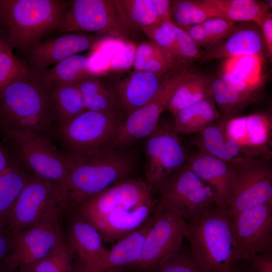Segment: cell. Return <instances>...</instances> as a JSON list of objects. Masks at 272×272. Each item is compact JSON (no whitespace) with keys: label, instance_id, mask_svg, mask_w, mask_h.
I'll use <instances>...</instances> for the list:
<instances>
[{"label":"cell","instance_id":"cell-1","mask_svg":"<svg viewBox=\"0 0 272 272\" xmlns=\"http://www.w3.org/2000/svg\"><path fill=\"white\" fill-rule=\"evenodd\" d=\"M67 169L62 189L67 207L75 208L115 183L130 178L136 166L132 153L107 148L87 153H63Z\"/></svg>","mask_w":272,"mask_h":272},{"label":"cell","instance_id":"cell-2","mask_svg":"<svg viewBox=\"0 0 272 272\" xmlns=\"http://www.w3.org/2000/svg\"><path fill=\"white\" fill-rule=\"evenodd\" d=\"M55 119L51 84L30 68L0 92V127L4 131L28 129L42 133Z\"/></svg>","mask_w":272,"mask_h":272},{"label":"cell","instance_id":"cell-3","mask_svg":"<svg viewBox=\"0 0 272 272\" xmlns=\"http://www.w3.org/2000/svg\"><path fill=\"white\" fill-rule=\"evenodd\" d=\"M234 217L229 207L216 205L186 222L184 237L190 251L202 266L212 272H233Z\"/></svg>","mask_w":272,"mask_h":272},{"label":"cell","instance_id":"cell-4","mask_svg":"<svg viewBox=\"0 0 272 272\" xmlns=\"http://www.w3.org/2000/svg\"><path fill=\"white\" fill-rule=\"evenodd\" d=\"M71 1L0 0V21L9 28L10 45L29 49L45 35L58 30Z\"/></svg>","mask_w":272,"mask_h":272},{"label":"cell","instance_id":"cell-5","mask_svg":"<svg viewBox=\"0 0 272 272\" xmlns=\"http://www.w3.org/2000/svg\"><path fill=\"white\" fill-rule=\"evenodd\" d=\"M65 203L51 207L32 227L12 234L11 252L7 267L9 271L30 272L63 240L60 219Z\"/></svg>","mask_w":272,"mask_h":272},{"label":"cell","instance_id":"cell-6","mask_svg":"<svg viewBox=\"0 0 272 272\" xmlns=\"http://www.w3.org/2000/svg\"><path fill=\"white\" fill-rule=\"evenodd\" d=\"M137 30L124 14L118 0H73L57 31L131 38Z\"/></svg>","mask_w":272,"mask_h":272},{"label":"cell","instance_id":"cell-7","mask_svg":"<svg viewBox=\"0 0 272 272\" xmlns=\"http://www.w3.org/2000/svg\"><path fill=\"white\" fill-rule=\"evenodd\" d=\"M157 191L159 195L155 200L153 215L165 210H174L187 222L216 205L211 187L187 164L166 178Z\"/></svg>","mask_w":272,"mask_h":272},{"label":"cell","instance_id":"cell-8","mask_svg":"<svg viewBox=\"0 0 272 272\" xmlns=\"http://www.w3.org/2000/svg\"><path fill=\"white\" fill-rule=\"evenodd\" d=\"M191 64H180L168 73L153 97L145 105L128 115L109 149H125L138 140L147 138L155 129L162 113L186 76Z\"/></svg>","mask_w":272,"mask_h":272},{"label":"cell","instance_id":"cell-9","mask_svg":"<svg viewBox=\"0 0 272 272\" xmlns=\"http://www.w3.org/2000/svg\"><path fill=\"white\" fill-rule=\"evenodd\" d=\"M270 158L241 156L230 163L235 169L228 207L234 217L272 201Z\"/></svg>","mask_w":272,"mask_h":272},{"label":"cell","instance_id":"cell-10","mask_svg":"<svg viewBox=\"0 0 272 272\" xmlns=\"http://www.w3.org/2000/svg\"><path fill=\"white\" fill-rule=\"evenodd\" d=\"M122 114L86 110L69 123L58 125L59 135L71 152L87 153L109 148L124 121Z\"/></svg>","mask_w":272,"mask_h":272},{"label":"cell","instance_id":"cell-11","mask_svg":"<svg viewBox=\"0 0 272 272\" xmlns=\"http://www.w3.org/2000/svg\"><path fill=\"white\" fill-rule=\"evenodd\" d=\"M4 132L33 174L58 185L62 190L67 174L63 153L42 133L18 129Z\"/></svg>","mask_w":272,"mask_h":272},{"label":"cell","instance_id":"cell-12","mask_svg":"<svg viewBox=\"0 0 272 272\" xmlns=\"http://www.w3.org/2000/svg\"><path fill=\"white\" fill-rule=\"evenodd\" d=\"M179 135L172 123L159 121L147 137L145 181L152 192L157 191L166 178L189 160L190 156Z\"/></svg>","mask_w":272,"mask_h":272},{"label":"cell","instance_id":"cell-13","mask_svg":"<svg viewBox=\"0 0 272 272\" xmlns=\"http://www.w3.org/2000/svg\"><path fill=\"white\" fill-rule=\"evenodd\" d=\"M60 203L66 205L60 187L33 174L16 199L6 230L13 234L27 229L38 222L51 207Z\"/></svg>","mask_w":272,"mask_h":272},{"label":"cell","instance_id":"cell-14","mask_svg":"<svg viewBox=\"0 0 272 272\" xmlns=\"http://www.w3.org/2000/svg\"><path fill=\"white\" fill-rule=\"evenodd\" d=\"M233 255L235 261L271 252L272 201L245 210L234 217Z\"/></svg>","mask_w":272,"mask_h":272},{"label":"cell","instance_id":"cell-15","mask_svg":"<svg viewBox=\"0 0 272 272\" xmlns=\"http://www.w3.org/2000/svg\"><path fill=\"white\" fill-rule=\"evenodd\" d=\"M152 216L154 223L144 243L142 253L130 269L150 272L160 262L182 246L186 222L174 210H165Z\"/></svg>","mask_w":272,"mask_h":272},{"label":"cell","instance_id":"cell-16","mask_svg":"<svg viewBox=\"0 0 272 272\" xmlns=\"http://www.w3.org/2000/svg\"><path fill=\"white\" fill-rule=\"evenodd\" d=\"M145 181L131 177L87 198L75 208L78 217L89 223L106 215L154 201Z\"/></svg>","mask_w":272,"mask_h":272},{"label":"cell","instance_id":"cell-17","mask_svg":"<svg viewBox=\"0 0 272 272\" xmlns=\"http://www.w3.org/2000/svg\"><path fill=\"white\" fill-rule=\"evenodd\" d=\"M271 115L255 112L227 120V137L239 147L243 156L271 158Z\"/></svg>","mask_w":272,"mask_h":272},{"label":"cell","instance_id":"cell-18","mask_svg":"<svg viewBox=\"0 0 272 272\" xmlns=\"http://www.w3.org/2000/svg\"><path fill=\"white\" fill-rule=\"evenodd\" d=\"M111 75L107 81L116 96L121 112L126 116L153 97L166 75L134 70Z\"/></svg>","mask_w":272,"mask_h":272},{"label":"cell","instance_id":"cell-19","mask_svg":"<svg viewBox=\"0 0 272 272\" xmlns=\"http://www.w3.org/2000/svg\"><path fill=\"white\" fill-rule=\"evenodd\" d=\"M105 36L69 32L36 44L28 50L33 72L41 74L47 67L71 56L95 47Z\"/></svg>","mask_w":272,"mask_h":272},{"label":"cell","instance_id":"cell-20","mask_svg":"<svg viewBox=\"0 0 272 272\" xmlns=\"http://www.w3.org/2000/svg\"><path fill=\"white\" fill-rule=\"evenodd\" d=\"M77 261L73 272H90L107 254L99 232L92 225L78 217L70 226L67 237Z\"/></svg>","mask_w":272,"mask_h":272},{"label":"cell","instance_id":"cell-21","mask_svg":"<svg viewBox=\"0 0 272 272\" xmlns=\"http://www.w3.org/2000/svg\"><path fill=\"white\" fill-rule=\"evenodd\" d=\"M187 165L211 187L216 205L228 207L235 174L233 165L197 151L193 156H190Z\"/></svg>","mask_w":272,"mask_h":272},{"label":"cell","instance_id":"cell-22","mask_svg":"<svg viewBox=\"0 0 272 272\" xmlns=\"http://www.w3.org/2000/svg\"><path fill=\"white\" fill-rule=\"evenodd\" d=\"M155 205V200L111 213L89 223L99 232L103 240L117 242L144 226L152 217Z\"/></svg>","mask_w":272,"mask_h":272},{"label":"cell","instance_id":"cell-23","mask_svg":"<svg viewBox=\"0 0 272 272\" xmlns=\"http://www.w3.org/2000/svg\"><path fill=\"white\" fill-rule=\"evenodd\" d=\"M154 221V218L152 216L141 228L118 241L90 272H108L122 268L131 269L142 253L146 238Z\"/></svg>","mask_w":272,"mask_h":272},{"label":"cell","instance_id":"cell-24","mask_svg":"<svg viewBox=\"0 0 272 272\" xmlns=\"http://www.w3.org/2000/svg\"><path fill=\"white\" fill-rule=\"evenodd\" d=\"M265 46L259 32L253 29H238L221 43L203 51L200 63L221 58L244 55H261Z\"/></svg>","mask_w":272,"mask_h":272},{"label":"cell","instance_id":"cell-25","mask_svg":"<svg viewBox=\"0 0 272 272\" xmlns=\"http://www.w3.org/2000/svg\"><path fill=\"white\" fill-rule=\"evenodd\" d=\"M227 119L220 118L205 127L193 140L198 151L230 162L243 156L238 145L227 135Z\"/></svg>","mask_w":272,"mask_h":272},{"label":"cell","instance_id":"cell-26","mask_svg":"<svg viewBox=\"0 0 272 272\" xmlns=\"http://www.w3.org/2000/svg\"><path fill=\"white\" fill-rule=\"evenodd\" d=\"M170 0H118L127 19L142 32L161 22L171 21Z\"/></svg>","mask_w":272,"mask_h":272},{"label":"cell","instance_id":"cell-27","mask_svg":"<svg viewBox=\"0 0 272 272\" xmlns=\"http://www.w3.org/2000/svg\"><path fill=\"white\" fill-rule=\"evenodd\" d=\"M172 123L179 134L197 133L205 127L221 118L212 97L179 111L173 116Z\"/></svg>","mask_w":272,"mask_h":272},{"label":"cell","instance_id":"cell-28","mask_svg":"<svg viewBox=\"0 0 272 272\" xmlns=\"http://www.w3.org/2000/svg\"><path fill=\"white\" fill-rule=\"evenodd\" d=\"M209 75L192 69L178 87L167 109L174 116L179 111L211 97Z\"/></svg>","mask_w":272,"mask_h":272},{"label":"cell","instance_id":"cell-29","mask_svg":"<svg viewBox=\"0 0 272 272\" xmlns=\"http://www.w3.org/2000/svg\"><path fill=\"white\" fill-rule=\"evenodd\" d=\"M75 86L83 97L86 110L121 112L116 96L107 80L94 75Z\"/></svg>","mask_w":272,"mask_h":272},{"label":"cell","instance_id":"cell-30","mask_svg":"<svg viewBox=\"0 0 272 272\" xmlns=\"http://www.w3.org/2000/svg\"><path fill=\"white\" fill-rule=\"evenodd\" d=\"M180 64L168 52L151 40L137 46L132 67L134 71L164 76Z\"/></svg>","mask_w":272,"mask_h":272},{"label":"cell","instance_id":"cell-31","mask_svg":"<svg viewBox=\"0 0 272 272\" xmlns=\"http://www.w3.org/2000/svg\"><path fill=\"white\" fill-rule=\"evenodd\" d=\"M215 7L223 18L232 22L250 21L259 27L264 17L270 12L269 2L255 0H206Z\"/></svg>","mask_w":272,"mask_h":272},{"label":"cell","instance_id":"cell-32","mask_svg":"<svg viewBox=\"0 0 272 272\" xmlns=\"http://www.w3.org/2000/svg\"><path fill=\"white\" fill-rule=\"evenodd\" d=\"M31 176L15 164L0 173V230H6L16 199Z\"/></svg>","mask_w":272,"mask_h":272},{"label":"cell","instance_id":"cell-33","mask_svg":"<svg viewBox=\"0 0 272 272\" xmlns=\"http://www.w3.org/2000/svg\"><path fill=\"white\" fill-rule=\"evenodd\" d=\"M92 75L89 57L79 54L64 59L41 74V78L50 84L67 85H75Z\"/></svg>","mask_w":272,"mask_h":272},{"label":"cell","instance_id":"cell-34","mask_svg":"<svg viewBox=\"0 0 272 272\" xmlns=\"http://www.w3.org/2000/svg\"><path fill=\"white\" fill-rule=\"evenodd\" d=\"M170 18L175 25L185 27L201 24L212 18L223 17L206 0H173L170 2Z\"/></svg>","mask_w":272,"mask_h":272},{"label":"cell","instance_id":"cell-35","mask_svg":"<svg viewBox=\"0 0 272 272\" xmlns=\"http://www.w3.org/2000/svg\"><path fill=\"white\" fill-rule=\"evenodd\" d=\"M56 119L64 125L86 110L83 97L75 85L51 84Z\"/></svg>","mask_w":272,"mask_h":272},{"label":"cell","instance_id":"cell-36","mask_svg":"<svg viewBox=\"0 0 272 272\" xmlns=\"http://www.w3.org/2000/svg\"><path fill=\"white\" fill-rule=\"evenodd\" d=\"M181 28L206 50L221 43L238 29L234 22L223 18H212L199 24Z\"/></svg>","mask_w":272,"mask_h":272},{"label":"cell","instance_id":"cell-37","mask_svg":"<svg viewBox=\"0 0 272 272\" xmlns=\"http://www.w3.org/2000/svg\"><path fill=\"white\" fill-rule=\"evenodd\" d=\"M211 91V97L221 117L227 120L235 116L241 110L259 99L256 97L230 89L219 77L212 78Z\"/></svg>","mask_w":272,"mask_h":272},{"label":"cell","instance_id":"cell-38","mask_svg":"<svg viewBox=\"0 0 272 272\" xmlns=\"http://www.w3.org/2000/svg\"><path fill=\"white\" fill-rule=\"evenodd\" d=\"M261 56L244 55L226 59L223 70L234 78L249 84L263 87Z\"/></svg>","mask_w":272,"mask_h":272},{"label":"cell","instance_id":"cell-39","mask_svg":"<svg viewBox=\"0 0 272 272\" xmlns=\"http://www.w3.org/2000/svg\"><path fill=\"white\" fill-rule=\"evenodd\" d=\"M74 252L66 239H63L30 272H73Z\"/></svg>","mask_w":272,"mask_h":272},{"label":"cell","instance_id":"cell-40","mask_svg":"<svg viewBox=\"0 0 272 272\" xmlns=\"http://www.w3.org/2000/svg\"><path fill=\"white\" fill-rule=\"evenodd\" d=\"M150 272H212L193 258L189 250L182 248L160 262Z\"/></svg>","mask_w":272,"mask_h":272},{"label":"cell","instance_id":"cell-41","mask_svg":"<svg viewBox=\"0 0 272 272\" xmlns=\"http://www.w3.org/2000/svg\"><path fill=\"white\" fill-rule=\"evenodd\" d=\"M143 32L168 52L179 63L183 64L180 60L177 49L175 24L171 21L161 22Z\"/></svg>","mask_w":272,"mask_h":272},{"label":"cell","instance_id":"cell-42","mask_svg":"<svg viewBox=\"0 0 272 272\" xmlns=\"http://www.w3.org/2000/svg\"><path fill=\"white\" fill-rule=\"evenodd\" d=\"M29 68L25 62L16 57L12 48L0 53V92L20 75Z\"/></svg>","mask_w":272,"mask_h":272},{"label":"cell","instance_id":"cell-43","mask_svg":"<svg viewBox=\"0 0 272 272\" xmlns=\"http://www.w3.org/2000/svg\"><path fill=\"white\" fill-rule=\"evenodd\" d=\"M176 43L181 63L192 64L200 59L203 51L201 47L183 28L175 25Z\"/></svg>","mask_w":272,"mask_h":272},{"label":"cell","instance_id":"cell-44","mask_svg":"<svg viewBox=\"0 0 272 272\" xmlns=\"http://www.w3.org/2000/svg\"><path fill=\"white\" fill-rule=\"evenodd\" d=\"M137 46L128 43L111 60L110 67L115 72L128 71L132 66Z\"/></svg>","mask_w":272,"mask_h":272},{"label":"cell","instance_id":"cell-45","mask_svg":"<svg viewBox=\"0 0 272 272\" xmlns=\"http://www.w3.org/2000/svg\"><path fill=\"white\" fill-rule=\"evenodd\" d=\"M12 234L6 230H0V272H10L7 267L11 252Z\"/></svg>","mask_w":272,"mask_h":272},{"label":"cell","instance_id":"cell-46","mask_svg":"<svg viewBox=\"0 0 272 272\" xmlns=\"http://www.w3.org/2000/svg\"><path fill=\"white\" fill-rule=\"evenodd\" d=\"M248 261L255 272H272L271 252L255 255Z\"/></svg>","mask_w":272,"mask_h":272},{"label":"cell","instance_id":"cell-47","mask_svg":"<svg viewBox=\"0 0 272 272\" xmlns=\"http://www.w3.org/2000/svg\"><path fill=\"white\" fill-rule=\"evenodd\" d=\"M262 30V37L269 56H272V15L267 13L263 18L259 26Z\"/></svg>","mask_w":272,"mask_h":272},{"label":"cell","instance_id":"cell-48","mask_svg":"<svg viewBox=\"0 0 272 272\" xmlns=\"http://www.w3.org/2000/svg\"><path fill=\"white\" fill-rule=\"evenodd\" d=\"M12 164L5 150L0 145V173Z\"/></svg>","mask_w":272,"mask_h":272},{"label":"cell","instance_id":"cell-49","mask_svg":"<svg viewBox=\"0 0 272 272\" xmlns=\"http://www.w3.org/2000/svg\"><path fill=\"white\" fill-rule=\"evenodd\" d=\"M9 48H12L7 40L0 38V53Z\"/></svg>","mask_w":272,"mask_h":272},{"label":"cell","instance_id":"cell-50","mask_svg":"<svg viewBox=\"0 0 272 272\" xmlns=\"http://www.w3.org/2000/svg\"><path fill=\"white\" fill-rule=\"evenodd\" d=\"M247 272H255L254 269L251 266L250 268L248 270Z\"/></svg>","mask_w":272,"mask_h":272}]
</instances>
